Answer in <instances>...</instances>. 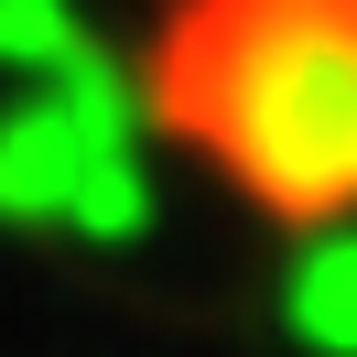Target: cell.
<instances>
[{"instance_id":"1","label":"cell","mask_w":357,"mask_h":357,"mask_svg":"<svg viewBox=\"0 0 357 357\" xmlns=\"http://www.w3.org/2000/svg\"><path fill=\"white\" fill-rule=\"evenodd\" d=\"M130 87L152 141L249 227H357V0H152Z\"/></svg>"}]
</instances>
